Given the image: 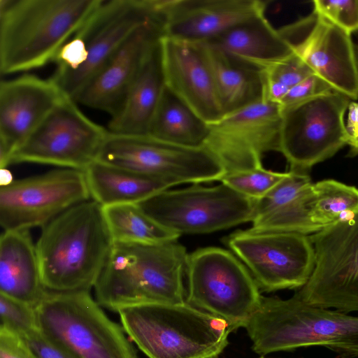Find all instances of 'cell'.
<instances>
[{"label":"cell","mask_w":358,"mask_h":358,"mask_svg":"<svg viewBox=\"0 0 358 358\" xmlns=\"http://www.w3.org/2000/svg\"><path fill=\"white\" fill-rule=\"evenodd\" d=\"M309 236L314 267L297 294L313 306L358 312V211Z\"/></svg>","instance_id":"9"},{"label":"cell","mask_w":358,"mask_h":358,"mask_svg":"<svg viewBox=\"0 0 358 358\" xmlns=\"http://www.w3.org/2000/svg\"><path fill=\"white\" fill-rule=\"evenodd\" d=\"M188 254L172 240L162 243L113 242L94 285L96 302L110 310L148 303L186 302Z\"/></svg>","instance_id":"2"},{"label":"cell","mask_w":358,"mask_h":358,"mask_svg":"<svg viewBox=\"0 0 358 358\" xmlns=\"http://www.w3.org/2000/svg\"><path fill=\"white\" fill-rule=\"evenodd\" d=\"M311 221L322 229L358 211V188L334 179L313 185Z\"/></svg>","instance_id":"30"},{"label":"cell","mask_w":358,"mask_h":358,"mask_svg":"<svg viewBox=\"0 0 358 358\" xmlns=\"http://www.w3.org/2000/svg\"><path fill=\"white\" fill-rule=\"evenodd\" d=\"M164 36L188 42L208 41L265 14L260 0H157Z\"/></svg>","instance_id":"20"},{"label":"cell","mask_w":358,"mask_h":358,"mask_svg":"<svg viewBox=\"0 0 358 358\" xmlns=\"http://www.w3.org/2000/svg\"><path fill=\"white\" fill-rule=\"evenodd\" d=\"M0 329L18 336L37 328L34 307L0 294Z\"/></svg>","instance_id":"33"},{"label":"cell","mask_w":358,"mask_h":358,"mask_svg":"<svg viewBox=\"0 0 358 358\" xmlns=\"http://www.w3.org/2000/svg\"><path fill=\"white\" fill-rule=\"evenodd\" d=\"M208 129V124L165 86L148 135L182 147L204 148Z\"/></svg>","instance_id":"28"},{"label":"cell","mask_w":358,"mask_h":358,"mask_svg":"<svg viewBox=\"0 0 358 358\" xmlns=\"http://www.w3.org/2000/svg\"><path fill=\"white\" fill-rule=\"evenodd\" d=\"M257 200L246 197L221 182L165 189L136 203L165 229L183 234H208L248 222L253 217Z\"/></svg>","instance_id":"8"},{"label":"cell","mask_w":358,"mask_h":358,"mask_svg":"<svg viewBox=\"0 0 358 358\" xmlns=\"http://www.w3.org/2000/svg\"><path fill=\"white\" fill-rule=\"evenodd\" d=\"M45 292L29 229L4 231L0 238V294L34 307Z\"/></svg>","instance_id":"24"},{"label":"cell","mask_w":358,"mask_h":358,"mask_svg":"<svg viewBox=\"0 0 358 358\" xmlns=\"http://www.w3.org/2000/svg\"><path fill=\"white\" fill-rule=\"evenodd\" d=\"M210 41L228 54L254 65L287 58L295 53L265 14L239 24Z\"/></svg>","instance_id":"27"},{"label":"cell","mask_w":358,"mask_h":358,"mask_svg":"<svg viewBox=\"0 0 358 358\" xmlns=\"http://www.w3.org/2000/svg\"><path fill=\"white\" fill-rule=\"evenodd\" d=\"M351 99L334 90L282 110L279 152L290 170L307 172L347 145Z\"/></svg>","instance_id":"11"},{"label":"cell","mask_w":358,"mask_h":358,"mask_svg":"<svg viewBox=\"0 0 358 358\" xmlns=\"http://www.w3.org/2000/svg\"><path fill=\"white\" fill-rule=\"evenodd\" d=\"M313 11L351 34L358 30V0H315Z\"/></svg>","instance_id":"34"},{"label":"cell","mask_w":358,"mask_h":358,"mask_svg":"<svg viewBox=\"0 0 358 358\" xmlns=\"http://www.w3.org/2000/svg\"><path fill=\"white\" fill-rule=\"evenodd\" d=\"M160 41L146 57L122 107L110 117L107 129L109 132L148 135L165 88Z\"/></svg>","instance_id":"25"},{"label":"cell","mask_w":358,"mask_h":358,"mask_svg":"<svg viewBox=\"0 0 358 358\" xmlns=\"http://www.w3.org/2000/svg\"><path fill=\"white\" fill-rule=\"evenodd\" d=\"M102 0H0V71L24 72L53 62Z\"/></svg>","instance_id":"3"},{"label":"cell","mask_w":358,"mask_h":358,"mask_svg":"<svg viewBox=\"0 0 358 358\" xmlns=\"http://www.w3.org/2000/svg\"><path fill=\"white\" fill-rule=\"evenodd\" d=\"M331 90L332 87L326 81L313 73L292 87L280 105L282 109Z\"/></svg>","instance_id":"36"},{"label":"cell","mask_w":358,"mask_h":358,"mask_svg":"<svg viewBox=\"0 0 358 358\" xmlns=\"http://www.w3.org/2000/svg\"><path fill=\"white\" fill-rule=\"evenodd\" d=\"M223 242L264 292L300 289L313 270L315 252L309 235L250 228L230 234Z\"/></svg>","instance_id":"13"},{"label":"cell","mask_w":358,"mask_h":358,"mask_svg":"<svg viewBox=\"0 0 358 358\" xmlns=\"http://www.w3.org/2000/svg\"><path fill=\"white\" fill-rule=\"evenodd\" d=\"M155 3V0L101 1L95 12L75 34L83 41L86 62L76 71L55 70L51 76L66 96L74 100L138 27L152 20L161 22Z\"/></svg>","instance_id":"14"},{"label":"cell","mask_w":358,"mask_h":358,"mask_svg":"<svg viewBox=\"0 0 358 358\" xmlns=\"http://www.w3.org/2000/svg\"><path fill=\"white\" fill-rule=\"evenodd\" d=\"M91 199L102 207L138 203L173 187L161 179L95 161L85 171Z\"/></svg>","instance_id":"26"},{"label":"cell","mask_w":358,"mask_h":358,"mask_svg":"<svg viewBox=\"0 0 358 358\" xmlns=\"http://www.w3.org/2000/svg\"><path fill=\"white\" fill-rule=\"evenodd\" d=\"M295 53L333 90L358 99V68L350 34L314 11L278 29Z\"/></svg>","instance_id":"17"},{"label":"cell","mask_w":358,"mask_h":358,"mask_svg":"<svg viewBox=\"0 0 358 358\" xmlns=\"http://www.w3.org/2000/svg\"><path fill=\"white\" fill-rule=\"evenodd\" d=\"M288 174L277 172L263 166L227 173L220 180L238 193L259 200L268 193Z\"/></svg>","instance_id":"32"},{"label":"cell","mask_w":358,"mask_h":358,"mask_svg":"<svg viewBox=\"0 0 358 358\" xmlns=\"http://www.w3.org/2000/svg\"><path fill=\"white\" fill-rule=\"evenodd\" d=\"M313 185L307 172L289 170L281 182L257 200L251 229L305 235L322 229L310 219Z\"/></svg>","instance_id":"22"},{"label":"cell","mask_w":358,"mask_h":358,"mask_svg":"<svg viewBox=\"0 0 358 358\" xmlns=\"http://www.w3.org/2000/svg\"><path fill=\"white\" fill-rule=\"evenodd\" d=\"M347 145L350 146L349 155L351 157L358 155V136L348 140Z\"/></svg>","instance_id":"40"},{"label":"cell","mask_w":358,"mask_h":358,"mask_svg":"<svg viewBox=\"0 0 358 358\" xmlns=\"http://www.w3.org/2000/svg\"><path fill=\"white\" fill-rule=\"evenodd\" d=\"M34 358H79L43 334L38 328L21 336Z\"/></svg>","instance_id":"35"},{"label":"cell","mask_w":358,"mask_h":358,"mask_svg":"<svg viewBox=\"0 0 358 358\" xmlns=\"http://www.w3.org/2000/svg\"><path fill=\"white\" fill-rule=\"evenodd\" d=\"M357 57V68H358V50H357V55H356Z\"/></svg>","instance_id":"41"},{"label":"cell","mask_w":358,"mask_h":358,"mask_svg":"<svg viewBox=\"0 0 358 358\" xmlns=\"http://www.w3.org/2000/svg\"><path fill=\"white\" fill-rule=\"evenodd\" d=\"M41 229L36 248L45 289L90 292L113 245L103 207L89 199L65 210Z\"/></svg>","instance_id":"1"},{"label":"cell","mask_w":358,"mask_h":358,"mask_svg":"<svg viewBox=\"0 0 358 358\" xmlns=\"http://www.w3.org/2000/svg\"><path fill=\"white\" fill-rule=\"evenodd\" d=\"M14 181L11 172L7 168L0 169L1 187L10 185Z\"/></svg>","instance_id":"39"},{"label":"cell","mask_w":358,"mask_h":358,"mask_svg":"<svg viewBox=\"0 0 358 358\" xmlns=\"http://www.w3.org/2000/svg\"><path fill=\"white\" fill-rule=\"evenodd\" d=\"M348 110L345 129L348 141V140L358 136V103L350 101Z\"/></svg>","instance_id":"38"},{"label":"cell","mask_w":358,"mask_h":358,"mask_svg":"<svg viewBox=\"0 0 358 358\" xmlns=\"http://www.w3.org/2000/svg\"><path fill=\"white\" fill-rule=\"evenodd\" d=\"M97 160L163 180L173 187L220 181L227 173L222 163L207 150L177 145L150 135L108 131Z\"/></svg>","instance_id":"10"},{"label":"cell","mask_w":358,"mask_h":358,"mask_svg":"<svg viewBox=\"0 0 358 358\" xmlns=\"http://www.w3.org/2000/svg\"><path fill=\"white\" fill-rule=\"evenodd\" d=\"M118 313L124 331L149 358H217L234 330L187 302L141 303Z\"/></svg>","instance_id":"5"},{"label":"cell","mask_w":358,"mask_h":358,"mask_svg":"<svg viewBox=\"0 0 358 358\" xmlns=\"http://www.w3.org/2000/svg\"><path fill=\"white\" fill-rule=\"evenodd\" d=\"M89 199L84 171L59 168L15 180L1 187L0 224L4 231L42 227Z\"/></svg>","instance_id":"15"},{"label":"cell","mask_w":358,"mask_h":358,"mask_svg":"<svg viewBox=\"0 0 358 358\" xmlns=\"http://www.w3.org/2000/svg\"><path fill=\"white\" fill-rule=\"evenodd\" d=\"M90 292L46 290L34 306L37 328L79 358H138L124 329Z\"/></svg>","instance_id":"6"},{"label":"cell","mask_w":358,"mask_h":358,"mask_svg":"<svg viewBox=\"0 0 358 358\" xmlns=\"http://www.w3.org/2000/svg\"><path fill=\"white\" fill-rule=\"evenodd\" d=\"M259 355L322 346L341 358L358 357V316L291 298L262 297L244 327Z\"/></svg>","instance_id":"4"},{"label":"cell","mask_w":358,"mask_h":358,"mask_svg":"<svg viewBox=\"0 0 358 358\" xmlns=\"http://www.w3.org/2000/svg\"><path fill=\"white\" fill-rule=\"evenodd\" d=\"M255 66L260 70L262 100L278 104L292 87L314 73L296 53L282 59Z\"/></svg>","instance_id":"31"},{"label":"cell","mask_w":358,"mask_h":358,"mask_svg":"<svg viewBox=\"0 0 358 358\" xmlns=\"http://www.w3.org/2000/svg\"><path fill=\"white\" fill-rule=\"evenodd\" d=\"M186 302L224 320L234 329L245 327L262 295L242 262L231 251L206 247L188 254Z\"/></svg>","instance_id":"7"},{"label":"cell","mask_w":358,"mask_h":358,"mask_svg":"<svg viewBox=\"0 0 358 358\" xmlns=\"http://www.w3.org/2000/svg\"><path fill=\"white\" fill-rule=\"evenodd\" d=\"M65 96L13 152L10 164L35 163L85 171L97 160L108 131Z\"/></svg>","instance_id":"12"},{"label":"cell","mask_w":358,"mask_h":358,"mask_svg":"<svg viewBox=\"0 0 358 358\" xmlns=\"http://www.w3.org/2000/svg\"><path fill=\"white\" fill-rule=\"evenodd\" d=\"M113 242L156 243L177 240L171 232L146 215L136 203L103 207Z\"/></svg>","instance_id":"29"},{"label":"cell","mask_w":358,"mask_h":358,"mask_svg":"<svg viewBox=\"0 0 358 358\" xmlns=\"http://www.w3.org/2000/svg\"><path fill=\"white\" fill-rule=\"evenodd\" d=\"M0 358H34L20 336L0 329Z\"/></svg>","instance_id":"37"},{"label":"cell","mask_w":358,"mask_h":358,"mask_svg":"<svg viewBox=\"0 0 358 358\" xmlns=\"http://www.w3.org/2000/svg\"><path fill=\"white\" fill-rule=\"evenodd\" d=\"M210 71L223 115L262 100L260 70L210 41L196 42Z\"/></svg>","instance_id":"23"},{"label":"cell","mask_w":358,"mask_h":358,"mask_svg":"<svg viewBox=\"0 0 358 358\" xmlns=\"http://www.w3.org/2000/svg\"><path fill=\"white\" fill-rule=\"evenodd\" d=\"M160 45L165 86L207 124L220 120L223 113L198 43L163 36Z\"/></svg>","instance_id":"21"},{"label":"cell","mask_w":358,"mask_h":358,"mask_svg":"<svg viewBox=\"0 0 358 358\" xmlns=\"http://www.w3.org/2000/svg\"><path fill=\"white\" fill-rule=\"evenodd\" d=\"M65 96L51 77L24 73L1 81V169Z\"/></svg>","instance_id":"18"},{"label":"cell","mask_w":358,"mask_h":358,"mask_svg":"<svg viewBox=\"0 0 358 358\" xmlns=\"http://www.w3.org/2000/svg\"><path fill=\"white\" fill-rule=\"evenodd\" d=\"M281 124L280 105L261 100L208 124L204 148L227 173L259 168L264 154L279 152Z\"/></svg>","instance_id":"16"},{"label":"cell","mask_w":358,"mask_h":358,"mask_svg":"<svg viewBox=\"0 0 358 358\" xmlns=\"http://www.w3.org/2000/svg\"><path fill=\"white\" fill-rule=\"evenodd\" d=\"M164 36L162 24L150 21L138 27L87 83L74 101L115 116L122 107L146 57Z\"/></svg>","instance_id":"19"}]
</instances>
